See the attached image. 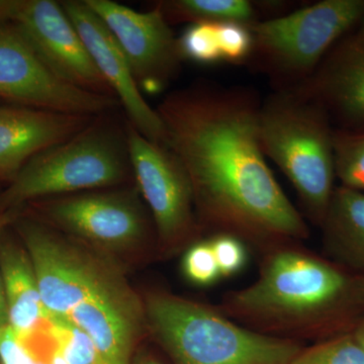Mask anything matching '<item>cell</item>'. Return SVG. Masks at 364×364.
<instances>
[{"label": "cell", "mask_w": 364, "mask_h": 364, "mask_svg": "<svg viewBox=\"0 0 364 364\" xmlns=\"http://www.w3.org/2000/svg\"><path fill=\"white\" fill-rule=\"evenodd\" d=\"M251 91L196 83L163 98L156 111L164 147L188 174L208 224L241 240H304L309 228L268 167Z\"/></svg>", "instance_id": "1"}, {"label": "cell", "mask_w": 364, "mask_h": 364, "mask_svg": "<svg viewBox=\"0 0 364 364\" xmlns=\"http://www.w3.org/2000/svg\"><path fill=\"white\" fill-rule=\"evenodd\" d=\"M364 306V277L310 254L279 249L258 279L228 298L234 317L272 331H317Z\"/></svg>", "instance_id": "2"}, {"label": "cell", "mask_w": 364, "mask_h": 364, "mask_svg": "<svg viewBox=\"0 0 364 364\" xmlns=\"http://www.w3.org/2000/svg\"><path fill=\"white\" fill-rule=\"evenodd\" d=\"M334 132L325 109L299 87L279 88L260 104L263 153L284 172L320 226L335 189Z\"/></svg>", "instance_id": "3"}, {"label": "cell", "mask_w": 364, "mask_h": 364, "mask_svg": "<svg viewBox=\"0 0 364 364\" xmlns=\"http://www.w3.org/2000/svg\"><path fill=\"white\" fill-rule=\"evenodd\" d=\"M102 114L65 142L31 158L0 195V214L23 203L119 188L133 176L126 121Z\"/></svg>", "instance_id": "4"}, {"label": "cell", "mask_w": 364, "mask_h": 364, "mask_svg": "<svg viewBox=\"0 0 364 364\" xmlns=\"http://www.w3.org/2000/svg\"><path fill=\"white\" fill-rule=\"evenodd\" d=\"M144 306L146 327L176 364H289L303 350L173 294H148Z\"/></svg>", "instance_id": "5"}, {"label": "cell", "mask_w": 364, "mask_h": 364, "mask_svg": "<svg viewBox=\"0 0 364 364\" xmlns=\"http://www.w3.org/2000/svg\"><path fill=\"white\" fill-rule=\"evenodd\" d=\"M364 0H323L250 26L253 52L273 78L296 87L313 75L340 40L358 26Z\"/></svg>", "instance_id": "6"}, {"label": "cell", "mask_w": 364, "mask_h": 364, "mask_svg": "<svg viewBox=\"0 0 364 364\" xmlns=\"http://www.w3.org/2000/svg\"><path fill=\"white\" fill-rule=\"evenodd\" d=\"M14 225L32 260L50 320L65 318L75 306L123 277L102 256L67 240L40 220L20 215Z\"/></svg>", "instance_id": "7"}, {"label": "cell", "mask_w": 364, "mask_h": 364, "mask_svg": "<svg viewBox=\"0 0 364 364\" xmlns=\"http://www.w3.org/2000/svg\"><path fill=\"white\" fill-rule=\"evenodd\" d=\"M136 188H104L32 202L43 223L79 241L126 252L142 245L149 222Z\"/></svg>", "instance_id": "8"}, {"label": "cell", "mask_w": 364, "mask_h": 364, "mask_svg": "<svg viewBox=\"0 0 364 364\" xmlns=\"http://www.w3.org/2000/svg\"><path fill=\"white\" fill-rule=\"evenodd\" d=\"M0 100L79 116L98 117L122 109L117 98L82 90L62 78L7 23H0Z\"/></svg>", "instance_id": "9"}, {"label": "cell", "mask_w": 364, "mask_h": 364, "mask_svg": "<svg viewBox=\"0 0 364 364\" xmlns=\"http://www.w3.org/2000/svg\"><path fill=\"white\" fill-rule=\"evenodd\" d=\"M136 188L147 203L159 240L178 247L196 232L195 198L186 170L166 147L151 142L126 119Z\"/></svg>", "instance_id": "10"}, {"label": "cell", "mask_w": 364, "mask_h": 364, "mask_svg": "<svg viewBox=\"0 0 364 364\" xmlns=\"http://www.w3.org/2000/svg\"><path fill=\"white\" fill-rule=\"evenodd\" d=\"M0 23L16 28L46 63L71 85L116 97L93 64L61 2L0 0Z\"/></svg>", "instance_id": "11"}, {"label": "cell", "mask_w": 364, "mask_h": 364, "mask_svg": "<svg viewBox=\"0 0 364 364\" xmlns=\"http://www.w3.org/2000/svg\"><path fill=\"white\" fill-rule=\"evenodd\" d=\"M104 21L126 56L143 92H161L178 76L182 58L178 39L161 11H136L112 0H85Z\"/></svg>", "instance_id": "12"}, {"label": "cell", "mask_w": 364, "mask_h": 364, "mask_svg": "<svg viewBox=\"0 0 364 364\" xmlns=\"http://www.w3.org/2000/svg\"><path fill=\"white\" fill-rule=\"evenodd\" d=\"M93 64L124 109L127 121L151 142L164 146L165 129L156 109L143 97L123 51L104 21L85 0L62 1Z\"/></svg>", "instance_id": "13"}, {"label": "cell", "mask_w": 364, "mask_h": 364, "mask_svg": "<svg viewBox=\"0 0 364 364\" xmlns=\"http://www.w3.org/2000/svg\"><path fill=\"white\" fill-rule=\"evenodd\" d=\"M85 331L107 364H131L146 327L145 306L124 277L75 306L65 318Z\"/></svg>", "instance_id": "14"}, {"label": "cell", "mask_w": 364, "mask_h": 364, "mask_svg": "<svg viewBox=\"0 0 364 364\" xmlns=\"http://www.w3.org/2000/svg\"><path fill=\"white\" fill-rule=\"evenodd\" d=\"M305 91L347 132L364 131V37L349 33L340 40L308 80Z\"/></svg>", "instance_id": "15"}, {"label": "cell", "mask_w": 364, "mask_h": 364, "mask_svg": "<svg viewBox=\"0 0 364 364\" xmlns=\"http://www.w3.org/2000/svg\"><path fill=\"white\" fill-rule=\"evenodd\" d=\"M95 117L0 105V171L11 181L31 158L77 135Z\"/></svg>", "instance_id": "16"}, {"label": "cell", "mask_w": 364, "mask_h": 364, "mask_svg": "<svg viewBox=\"0 0 364 364\" xmlns=\"http://www.w3.org/2000/svg\"><path fill=\"white\" fill-rule=\"evenodd\" d=\"M0 232V272L9 306V326L26 342L51 330L52 322L43 305L37 277L25 246Z\"/></svg>", "instance_id": "17"}, {"label": "cell", "mask_w": 364, "mask_h": 364, "mask_svg": "<svg viewBox=\"0 0 364 364\" xmlns=\"http://www.w3.org/2000/svg\"><path fill=\"white\" fill-rule=\"evenodd\" d=\"M326 246L345 267L364 272V193L335 188L322 224Z\"/></svg>", "instance_id": "18"}, {"label": "cell", "mask_w": 364, "mask_h": 364, "mask_svg": "<svg viewBox=\"0 0 364 364\" xmlns=\"http://www.w3.org/2000/svg\"><path fill=\"white\" fill-rule=\"evenodd\" d=\"M154 7L168 23H255L256 11L247 0H165Z\"/></svg>", "instance_id": "19"}, {"label": "cell", "mask_w": 364, "mask_h": 364, "mask_svg": "<svg viewBox=\"0 0 364 364\" xmlns=\"http://www.w3.org/2000/svg\"><path fill=\"white\" fill-rule=\"evenodd\" d=\"M334 155L341 186L364 193V131L335 130Z\"/></svg>", "instance_id": "20"}, {"label": "cell", "mask_w": 364, "mask_h": 364, "mask_svg": "<svg viewBox=\"0 0 364 364\" xmlns=\"http://www.w3.org/2000/svg\"><path fill=\"white\" fill-rule=\"evenodd\" d=\"M52 335L68 364H107L92 340L82 330L62 318H53Z\"/></svg>", "instance_id": "21"}, {"label": "cell", "mask_w": 364, "mask_h": 364, "mask_svg": "<svg viewBox=\"0 0 364 364\" xmlns=\"http://www.w3.org/2000/svg\"><path fill=\"white\" fill-rule=\"evenodd\" d=\"M289 364H364V352L350 333L303 349Z\"/></svg>", "instance_id": "22"}, {"label": "cell", "mask_w": 364, "mask_h": 364, "mask_svg": "<svg viewBox=\"0 0 364 364\" xmlns=\"http://www.w3.org/2000/svg\"><path fill=\"white\" fill-rule=\"evenodd\" d=\"M182 58L200 64L222 61L217 37V23H191L178 39Z\"/></svg>", "instance_id": "23"}, {"label": "cell", "mask_w": 364, "mask_h": 364, "mask_svg": "<svg viewBox=\"0 0 364 364\" xmlns=\"http://www.w3.org/2000/svg\"><path fill=\"white\" fill-rule=\"evenodd\" d=\"M182 270L186 279L198 287L212 286L222 277L210 241L198 242L186 251Z\"/></svg>", "instance_id": "24"}, {"label": "cell", "mask_w": 364, "mask_h": 364, "mask_svg": "<svg viewBox=\"0 0 364 364\" xmlns=\"http://www.w3.org/2000/svg\"><path fill=\"white\" fill-rule=\"evenodd\" d=\"M217 37L222 61L239 63L253 52V36L250 26L239 23H217Z\"/></svg>", "instance_id": "25"}, {"label": "cell", "mask_w": 364, "mask_h": 364, "mask_svg": "<svg viewBox=\"0 0 364 364\" xmlns=\"http://www.w3.org/2000/svg\"><path fill=\"white\" fill-rule=\"evenodd\" d=\"M222 277L240 272L247 262V251L243 241L230 234H220L210 240Z\"/></svg>", "instance_id": "26"}, {"label": "cell", "mask_w": 364, "mask_h": 364, "mask_svg": "<svg viewBox=\"0 0 364 364\" xmlns=\"http://www.w3.org/2000/svg\"><path fill=\"white\" fill-rule=\"evenodd\" d=\"M0 363L49 364L47 358L23 343L11 326L0 332Z\"/></svg>", "instance_id": "27"}, {"label": "cell", "mask_w": 364, "mask_h": 364, "mask_svg": "<svg viewBox=\"0 0 364 364\" xmlns=\"http://www.w3.org/2000/svg\"><path fill=\"white\" fill-rule=\"evenodd\" d=\"M7 327H9V306L4 279L0 272V332L4 331Z\"/></svg>", "instance_id": "28"}, {"label": "cell", "mask_w": 364, "mask_h": 364, "mask_svg": "<svg viewBox=\"0 0 364 364\" xmlns=\"http://www.w3.org/2000/svg\"><path fill=\"white\" fill-rule=\"evenodd\" d=\"M21 215L20 208H11L0 214V232L13 225Z\"/></svg>", "instance_id": "29"}, {"label": "cell", "mask_w": 364, "mask_h": 364, "mask_svg": "<svg viewBox=\"0 0 364 364\" xmlns=\"http://www.w3.org/2000/svg\"><path fill=\"white\" fill-rule=\"evenodd\" d=\"M351 334L364 352V316L358 318V322L354 325V329Z\"/></svg>", "instance_id": "30"}, {"label": "cell", "mask_w": 364, "mask_h": 364, "mask_svg": "<svg viewBox=\"0 0 364 364\" xmlns=\"http://www.w3.org/2000/svg\"><path fill=\"white\" fill-rule=\"evenodd\" d=\"M46 358H47L48 363L49 364H68L63 356L61 355V353H60L58 348H57L56 342L49 349V351L47 352Z\"/></svg>", "instance_id": "31"}, {"label": "cell", "mask_w": 364, "mask_h": 364, "mask_svg": "<svg viewBox=\"0 0 364 364\" xmlns=\"http://www.w3.org/2000/svg\"><path fill=\"white\" fill-rule=\"evenodd\" d=\"M131 364H162L153 358V356L149 355V354H139L138 356H136L135 358L132 359Z\"/></svg>", "instance_id": "32"}, {"label": "cell", "mask_w": 364, "mask_h": 364, "mask_svg": "<svg viewBox=\"0 0 364 364\" xmlns=\"http://www.w3.org/2000/svg\"><path fill=\"white\" fill-rule=\"evenodd\" d=\"M356 33H359V35L363 36L364 37V14L363 18H361L360 23H359L358 31Z\"/></svg>", "instance_id": "33"}, {"label": "cell", "mask_w": 364, "mask_h": 364, "mask_svg": "<svg viewBox=\"0 0 364 364\" xmlns=\"http://www.w3.org/2000/svg\"><path fill=\"white\" fill-rule=\"evenodd\" d=\"M9 181V177L6 176V174L4 173V172L0 171V181Z\"/></svg>", "instance_id": "34"}]
</instances>
